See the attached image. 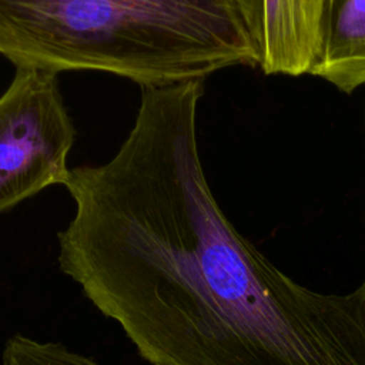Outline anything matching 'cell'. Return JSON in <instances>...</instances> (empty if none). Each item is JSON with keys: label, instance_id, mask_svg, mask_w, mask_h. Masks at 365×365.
<instances>
[{"label": "cell", "instance_id": "1", "mask_svg": "<svg viewBox=\"0 0 365 365\" xmlns=\"http://www.w3.org/2000/svg\"><path fill=\"white\" fill-rule=\"evenodd\" d=\"M16 68L93 70L160 87L258 66L242 0H0Z\"/></svg>", "mask_w": 365, "mask_h": 365}, {"label": "cell", "instance_id": "2", "mask_svg": "<svg viewBox=\"0 0 365 365\" xmlns=\"http://www.w3.org/2000/svg\"><path fill=\"white\" fill-rule=\"evenodd\" d=\"M74 140L57 74L17 68L0 96V214L51 185H64Z\"/></svg>", "mask_w": 365, "mask_h": 365}, {"label": "cell", "instance_id": "3", "mask_svg": "<svg viewBox=\"0 0 365 365\" xmlns=\"http://www.w3.org/2000/svg\"><path fill=\"white\" fill-rule=\"evenodd\" d=\"M335 0H242L258 66L265 74H312Z\"/></svg>", "mask_w": 365, "mask_h": 365}, {"label": "cell", "instance_id": "4", "mask_svg": "<svg viewBox=\"0 0 365 365\" xmlns=\"http://www.w3.org/2000/svg\"><path fill=\"white\" fill-rule=\"evenodd\" d=\"M312 76L348 94L365 84V0H335L327 43Z\"/></svg>", "mask_w": 365, "mask_h": 365}, {"label": "cell", "instance_id": "5", "mask_svg": "<svg viewBox=\"0 0 365 365\" xmlns=\"http://www.w3.org/2000/svg\"><path fill=\"white\" fill-rule=\"evenodd\" d=\"M1 365H103L58 342L38 341L23 334L7 338Z\"/></svg>", "mask_w": 365, "mask_h": 365}]
</instances>
